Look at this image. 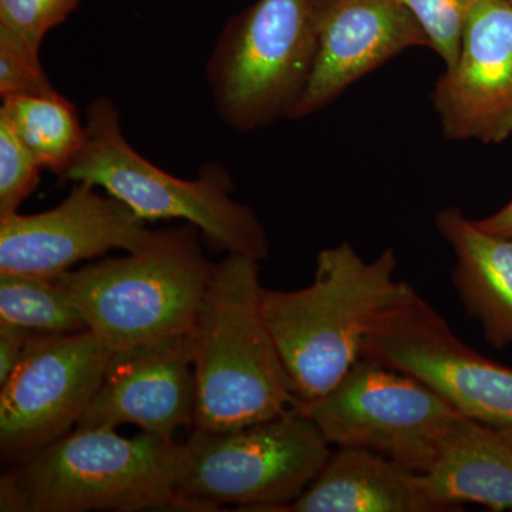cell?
Returning a JSON list of instances; mask_svg holds the SVG:
<instances>
[{
	"mask_svg": "<svg viewBox=\"0 0 512 512\" xmlns=\"http://www.w3.org/2000/svg\"><path fill=\"white\" fill-rule=\"evenodd\" d=\"M386 249L366 262L352 245L323 249L298 291L262 289V315L301 402L330 392L363 357L377 320L412 288Z\"/></svg>",
	"mask_w": 512,
	"mask_h": 512,
	"instance_id": "cell-1",
	"label": "cell"
},
{
	"mask_svg": "<svg viewBox=\"0 0 512 512\" xmlns=\"http://www.w3.org/2000/svg\"><path fill=\"white\" fill-rule=\"evenodd\" d=\"M332 451L299 407L238 429H192L180 444L178 491L190 511H288Z\"/></svg>",
	"mask_w": 512,
	"mask_h": 512,
	"instance_id": "cell-6",
	"label": "cell"
},
{
	"mask_svg": "<svg viewBox=\"0 0 512 512\" xmlns=\"http://www.w3.org/2000/svg\"><path fill=\"white\" fill-rule=\"evenodd\" d=\"M42 170L9 124L0 119V218L18 212L39 185Z\"/></svg>",
	"mask_w": 512,
	"mask_h": 512,
	"instance_id": "cell-22",
	"label": "cell"
},
{
	"mask_svg": "<svg viewBox=\"0 0 512 512\" xmlns=\"http://www.w3.org/2000/svg\"><path fill=\"white\" fill-rule=\"evenodd\" d=\"M82 0H0V39L40 53L50 30L62 25Z\"/></svg>",
	"mask_w": 512,
	"mask_h": 512,
	"instance_id": "cell-20",
	"label": "cell"
},
{
	"mask_svg": "<svg viewBox=\"0 0 512 512\" xmlns=\"http://www.w3.org/2000/svg\"><path fill=\"white\" fill-rule=\"evenodd\" d=\"M35 332L0 322V387L16 369Z\"/></svg>",
	"mask_w": 512,
	"mask_h": 512,
	"instance_id": "cell-24",
	"label": "cell"
},
{
	"mask_svg": "<svg viewBox=\"0 0 512 512\" xmlns=\"http://www.w3.org/2000/svg\"><path fill=\"white\" fill-rule=\"evenodd\" d=\"M426 33L446 69L460 56L468 16L478 0H400Z\"/></svg>",
	"mask_w": 512,
	"mask_h": 512,
	"instance_id": "cell-21",
	"label": "cell"
},
{
	"mask_svg": "<svg viewBox=\"0 0 512 512\" xmlns=\"http://www.w3.org/2000/svg\"><path fill=\"white\" fill-rule=\"evenodd\" d=\"M315 56L313 0H256L229 20L208 60L218 116L242 133L292 119Z\"/></svg>",
	"mask_w": 512,
	"mask_h": 512,
	"instance_id": "cell-7",
	"label": "cell"
},
{
	"mask_svg": "<svg viewBox=\"0 0 512 512\" xmlns=\"http://www.w3.org/2000/svg\"><path fill=\"white\" fill-rule=\"evenodd\" d=\"M431 100L448 140L500 144L512 136V0H478L457 63Z\"/></svg>",
	"mask_w": 512,
	"mask_h": 512,
	"instance_id": "cell-12",
	"label": "cell"
},
{
	"mask_svg": "<svg viewBox=\"0 0 512 512\" xmlns=\"http://www.w3.org/2000/svg\"><path fill=\"white\" fill-rule=\"evenodd\" d=\"M296 512H440L423 476L360 448L338 447L289 507Z\"/></svg>",
	"mask_w": 512,
	"mask_h": 512,
	"instance_id": "cell-15",
	"label": "cell"
},
{
	"mask_svg": "<svg viewBox=\"0 0 512 512\" xmlns=\"http://www.w3.org/2000/svg\"><path fill=\"white\" fill-rule=\"evenodd\" d=\"M476 222L478 227L483 228L484 231L512 238V200L500 211Z\"/></svg>",
	"mask_w": 512,
	"mask_h": 512,
	"instance_id": "cell-25",
	"label": "cell"
},
{
	"mask_svg": "<svg viewBox=\"0 0 512 512\" xmlns=\"http://www.w3.org/2000/svg\"><path fill=\"white\" fill-rule=\"evenodd\" d=\"M198 231L191 224L150 231L126 255L53 279L113 352L192 333L214 271Z\"/></svg>",
	"mask_w": 512,
	"mask_h": 512,
	"instance_id": "cell-4",
	"label": "cell"
},
{
	"mask_svg": "<svg viewBox=\"0 0 512 512\" xmlns=\"http://www.w3.org/2000/svg\"><path fill=\"white\" fill-rule=\"evenodd\" d=\"M0 322L43 335L87 329L55 279L23 274H0Z\"/></svg>",
	"mask_w": 512,
	"mask_h": 512,
	"instance_id": "cell-19",
	"label": "cell"
},
{
	"mask_svg": "<svg viewBox=\"0 0 512 512\" xmlns=\"http://www.w3.org/2000/svg\"><path fill=\"white\" fill-rule=\"evenodd\" d=\"M146 224L119 198L76 181L52 210L0 218V274L57 278L87 259L140 247Z\"/></svg>",
	"mask_w": 512,
	"mask_h": 512,
	"instance_id": "cell-11",
	"label": "cell"
},
{
	"mask_svg": "<svg viewBox=\"0 0 512 512\" xmlns=\"http://www.w3.org/2000/svg\"><path fill=\"white\" fill-rule=\"evenodd\" d=\"M436 225L456 255L453 282L468 315L494 348L512 345V238L484 231L456 207L441 210Z\"/></svg>",
	"mask_w": 512,
	"mask_h": 512,
	"instance_id": "cell-16",
	"label": "cell"
},
{
	"mask_svg": "<svg viewBox=\"0 0 512 512\" xmlns=\"http://www.w3.org/2000/svg\"><path fill=\"white\" fill-rule=\"evenodd\" d=\"M332 447L360 448L424 474L458 417L412 375L362 357L330 392L299 403Z\"/></svg>",
	"mask_w": 512,
	"mask_h": 512,
	"instance_id": "cell-8",
	"label": "cell"
},
{
	"mask_svg": "<svg viewBox=\"0 0 512 512\" xmlns=\"http://www.w3.org/2000/svg\"><path fill=\"white\" fill-rule=\"evenodd\" d=\"M363 357L416 377L512 446V369L461 342L416 289L377 320Z\"/></svg>",
	"mask_w": 512,
	"mask_h": 512,
	"instance_id": "cell-9",
	"label": "cell"
},
{
	"mask_svg": "<svg viewBox=\"0 0 512 512\" xmlns=\"http://www.w3.org/2000/svg\"><path fill=\"white\" fill-rule=\"evenodd\" d=\"M180 444L74 429L0 480V511H190L178 491Z\"/></svg>",
	"mask_w": 512,
	"mask_h": 512,
	"instance_id": "cell-3",
	"label": "cell"
},
{
	"mask_svg": "<svg viewBox=\"0 0 512 512\" xmlns=\"http://www.w3.org/2000/svg\"><path fill=\"white\" fill-rule=\"evenodd\" d=\"M87 141L64 180L84 181L119 198L143 221L183 220L227 254L266 258L269 241L254 211L232 197L224 165H202L194 180L161 170L128 143L119 109L109 97L86 110Z\"/></svg>",
	"mask_w": 512,
	"mask_h": 512,
	"instance_id": "cell-5",
	"label": "cell"
},
{
	"mask_svg": "<svg viewBox=\"0 0 512 512\" xmlns=\"http://www.w3.org/2000/svg\"><path fill=\"white\" fill-rule=\"evenodd\" d=\"M5 120L43 170L66 178L87 141L76 107L62 94H28L2 99Z\"/></svg>",
	"mask_w": 512,
	"mask_h": 512,
	"instance_id": "cell-18",
	"label": "cell"
},
{
	"mask_svg": "<svg viewBox=\"0 0 512 512\" xmlns=\"http://www.w3.org/2000/svg\"><path fill=\"white\" fill-rule=\"evenodd\" d=\"M262 289L258 259L228 254L214 265L192 330V429H238L298 409L301 399L262 315Z\"/></svg>",
	"mask_w": 512,
	"mask_h": 512,
	"instance_id": "cell-2",
	"label": "cell"
},
{
	"mask_svg": "<svg viewBox=\"0 0 512 512\" xmlns=\"http://www.w3.org/2000/svg\"><path fill=\"white\" fill-rule=\"evenodd\" d=\"M316 56L308 89L292 119L328 107L357 80L412 47H429L400 0H313Z\"/></svg>",
	"mask_w": 512,
	"mask_h": 512,
	"instance_id": "cell-14",
	"label": "cell"
},
{
	"mask_svg": "<svg viewBox=\"0 0 512 512\" xmlns=\"http://www.w3.org/2000/svg\"><path fill=\"white\" fill-rule=\"evenodd\" d=\"M195 383L192 333L171 336L111 355L103 382L76 429H114L133 424L174 439L194 427Z\"/></svg>",
	"mask_w": 512,
	"mask_h": 512,
	"instance_id": "cell-13",
	"label": "cell"
},
{
	"mask_svg": "<svg viewBox=\"0 0 512 512\" xmlns=\"http://www.w3.org/2000/svg\"><path fill=\"white\" fill-rule=\"evenodd\" d=\"M421 476L440 512L461 511L466 503L512 511V446L480 421L458 417Z\"/></svg>",
	"mask_w": 512,
	"mask_h": 512,
	"instance_id": "cell-17",
	"label": "cell"
},
{
	"mask_svg": "<svg viewBox=\"0 0 512 512\" xmlns=\"http://www.w3.org/2000/svg\"><path fill=\"white\" fill-rule=\"evenodd\" d=\"M55 92L39 53L0 39V96H28Z\"/></svg>",
	"mask_w": 512,
	"mask_h": 512,
	"instance_id": "cell-23",
	"label": "cell"
},
{
	"mask_svg": "<svg viewBox=\"0 0 512 512\" xmlns=\"http://www.w3.org/2000/svg\"><path fill=\"white\" fill-rule=\"evenodd\" d=\"M113 350L92 330L35 333L0 387L3 461H23L69 434L103 382Z\"/></svg>",
	"mask_w": 512,
	"mask_h": 512,
	"instance_id": "cell-10",
	"label": "cell"
}]
</instances>
